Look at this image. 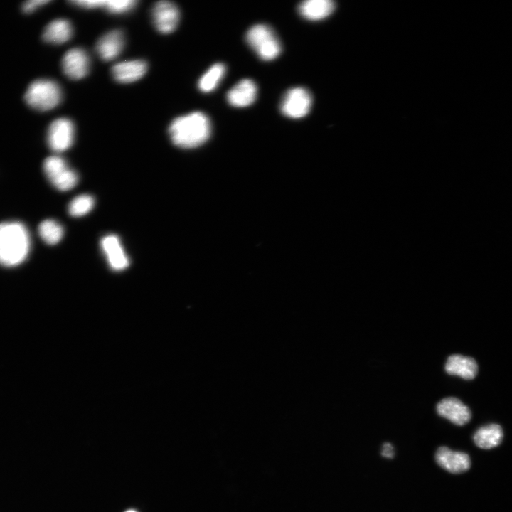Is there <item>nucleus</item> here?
I'll return each mask as SVG.
<instances>
[{"label": "nucleus", "mask_w": 512, "mask_h": 512, "mask_svg": "<svg viewBox=\"0 0 512 512\" xmlns=\"http://www.w3.org/2000/svg\"><path fill=\"white\" fill-rule=\"evenodd\" d=\"M211 122L203 112H193L174 119L169 127L172 143L183 149L203 144L210 137Z\"/></svg>", "instance_id": "1"}, {"label": "nucleus", "mask_w": 512, "mask_h": 512, "mask_svg": "<svg viewBox=\"0 0 512 512\" xmlns=\"http://www.w3.org/2000/svg\"><path fill=\"white\" fill-rule=\"evenodd\" d=\"M31 247L26 227L17 221L0 223V265L11 267L22 263Z\"/></svg>", "instance_id": "2"}, {"label": "nucleus", "mask_w": 512, "mask_h": 512, "mask_svg": "<svg viewBox=\"0 0 512 512\" xmlns=\"http://www.w3.org/2000/svg\"><path fill=\"white\" fill-rule=\"evenodd\" d=\"M24 99L32 108L47 111L55 107L62 100V90L59 85L52 80L39 79L28 87Z\"/></svg>", "instance_id": "3"}, {"label": "nucleus", "mask_w": 512, "mask_h": 512, "mask_svg": "<svg viewBox=\"0 0 512 512\" xmlns=\"http://www.w3.org/2000/svg\"><path fill=\"white\" fill-rule=\"evenodd\" d=\"M248 46L264 60H272L282 51L281 43L274 30L266 24H256L246 33Z\"/></svg>", "instance_id": "4"}, {"label": "nucleus", "mask_w": 512, "mask_h": 512, "mask_svg": "<svg viewBox=\"0 0 512 512\" xmlns=\"http://www.w3.org/2000/svg\"><path fill=\"white\" fill-rule=\"evenodd\" d=\"M43 169L48 181L60 191L70 190L78 182V174L69 168L66 161L60 156H50L46 158Z\"/></svg>", "instance_id": "5"}, {"label": "nucleus", "mask_w": 512, "mask_h": 512, "mask_svg": "<svg viewBox=\"0 0 512 512\" xmlns=\"http://www.w3.org/2000/svg\"><path fill=\"white\" fill-rule=\"evenodd\" d=\"M311 105L310 92L304 87H297L286 92L280 103V110L289 118L300 119L309 112Z\"/></svg>", "instance_id": "6"}, {"label": "nucleus", "mask_w": 512, "mask_h": 512, "mask_svg": "<svg viewBox=\"0 0 512 512\" xmlns=\"http://www.w3.org/2000/svg\"><path fill=\"white\" fill-rule=\"evenodd\" d=\"M75 127L73 122L65 117L55 119L49 125L47 132V143L55 152H62L73 144Z\"/></svg>", "instance_id": "7"}, {"label": "nucleus", "mask_w": 512, "mask_h": 512, "mask_svg": "<svg viewBox=\"0 0 512 512\" xmlns=\"http://www.w3.org/2000/svg\"><path fill=\"white\" fill-rule=\"evenodd\" d=\"M151 18L154 26L159 32L169 33L174 31L178 24L179 9L171 1H159L152 7Z\"/></svg>", "instance_id": "8"}, {"label": "nucleus", "mask_w": 512, "mask_h": 512, "mask_svg": "<svg viewBox=\"0 0 512 512\" xmlns=\"http://www.w3.org/2000/svg\"><path fill=\"white\" fill-rule=\"evenodd\" d=\"M90 65L89 55L80 48H74L68 50L61 62L64 74L72 80L83 78L89 72Z\"/></svg>", "instance_id": "9"}, {"label": "nucleus", "mask_w": 512, "mask_h": 512, "mask_svg": "<svg viewBox=\"0 0 512 512\" xmlns=\"http://www.w3.org/2000/svg\"><path fill=\"white\" fill-rule=\"evenodd\" d=\"M100 247L109 266L113 270L122 271L129 265V257L117 235L110 234L104 236L101 239Z\"/></svg>", "instance_id": "10"}, {"label": "nucleus", "mask_w": 512, "mask_h": 512, "mask_svg": "<svg viewBox=\"0 0 512 512\" xmlns=\"http://www.w3.org/2000/svg\"><path fill=\"white\" fill-rule=\"evenodd\" d=\"M437 464L452 474L466 471L471 466L469 455L459 451H454L447 447L438 448L435 453Z\"/></svg>", "instance_id": "11"}, {"label": "nucleus", "mask_w": 512, "mask_h": 512, "mask_svg": "<svg viewBox=\"0 0 512 512\" xmlns=\"http://www.w3.org/2000/svg\"><path fill=\"white\" fill-rule=\"evenodd\" d=\"M437 412L441 417L459 426L466 424L471 417L469 408L454 397L440 400L437 405Z\"/></svg>", "instance_id": "12"}, {"label": "nucleus", "mask_w": 512, "mask_h": 512, "mask_svg": "<svg viewBox=\"0 0 512 512\" xmlns=\"http://www.w3.org/2000/svg\"><path fill=\"white\" fill-rule=\"evenodd\" d=\"M124 46V34L120 30L116 29L106 33L98 39L95 51L102 60L108 61L117 58Z\"/></svg>", "instance_id": "13"}, {"label": "nucleus", "mask_w": 512, "mask_h": 512, "mask_svg": "<svg viewBox=\"0 0 512 512\" xmlns=\"http://www.w3.org/2000/svg\"><path fill=\"white\" fill-rule=\"evenodd\" d=\"M257 87L250 79H243L235 85L227 93L228 102L235 107H245L257 98Z\"/></svg>", "instance_id": "14"}, {"label": "nucleus", "mask_w": 512, "mask_h": 512, "mask_svg": "<svg viewBox=\"0 0 512 512\" xmlns=\"http://www.w3.org/2000/svg\"><path fill=\"white\" fill-rule=\"evenodd\" d=\"M147 70V64L142 60H133L115 64L111 70L113 78L122 83H129L142 78Z\"/></svg>", "instance_id": "15"}, {"label": "nucleus", "mask_w": 512, "mask_h": 512, "mask_svg": "<svg viewBox=\"0 0 512 512\" xmlns=\"http://www.w3.org/2000/svg\"><path fill=\"white\" fill-rule=\"evenodd\" d=\"M445 370L449 375H457L464 380H472L477 374L478 366L471 357L454 354L447 358Z\"/></svg>", "instance_id": "16"}, {"label": "nucleus", "mask_w": 512, "mask_h": 512, "mask_svg": "<svg viewBox=\"0 0 512 512\" xmlns=\"http://www.w3.org/2000/svg\"><path fill=\"white\" fill-rule=\"evenodd\" d=\"M335 9V4L331 0H306L298 6V11L304 18L319 21L329 16Z\"/></svg>", "instance_id": "17"}, {"label": "nucleus", "mask_w": 512, "mask_h": 512, "mask_svg": "<svg viewBox=\"0 0 512 512\" xmlns=\"http://www.w3.org/2000/svg\"><path fill=\"white\" fill-rule=\"evenodd\" d=\"M73 26L69 21L58 18L46 26L42 37L46 42L60 44L68 41L73 36Z\"/></svg>", "instance_id": "18"}, {"label": "nucleus", "mask_w": 512, "mask_h": 512, "mask_svg": "<svg viewBox=\"0 0 512 512\" xmlns=\"http://www.w3.org/2000/svg\"><path fill=\"white\" fill-rule=\"evenodd\" d=\"M503 436L502 428L497 424H489L479 428L474 434V442L477 447L489 449L499 445Z\"/></svg>", "instance_id": "19"}, {"label": "nucleus", "mask_w": 512, "mask_h": 512, "mask_svg": "<svg viewBox=\"0 0 512 512\" xmlns=\"http://www.w3.org/2000/svg\"><path fill=\"white\" fill-rule=\"evenodd\" d=\"M226 68L223 63H218L213 65L199 79L198 86L203 92L214 90L225 74Z\"/></svg>", "instance_id": "20"}, {"label": "nucleus", "mask_w": 512, "mask_h": 512, "mask_svg": "<svg viewBox=\"0 0 512 512\" xmlns=\"http://www.w3.org/2000/svg\"><path fill=\"white\" fill-rule=\"evenodd\" d=\"M38 233L46 244L55 245L62 239L64 230L59 223L54 220L48 219L40 223Z\"/></svg>", "instance_id": "21"}, {"label": "nucleus", "mask_w": 512, "mask_h": 512, "mask_svg": "<svg viewBox=\"0 0 512 512\" xmlns=\"http://www.w3.org/2000/svg\"><path fill=\"white\" fill-rule=\"evenodd\" d=\"M95 205L92 196L87 194L74 198L68 206V213L73 217H80L88 213Z\"/></svg>", "instance_id": "22"}, {"label": "nucleus", "mask_w": 512, "mask_h": 512, "mask_svg": "<svg viewBox=\"0 0 512 512\" xmlns=\"http://www.w3.org/2000/svg\"><path fill=\"white\" fill-rule=\"evenodd\" d=\"M137 4L135 0H109L105 1L103 8L110 13L120 14L131 11Z\"/></svg>", "instance_id": "23"}, {"label": "nucleus", "mask_w": 512, "mask_h": 512, "mask_svg": "<svg viewBox=\"0 0 512 512\" xmlns=\"http://www.w3.org/2000/svg\"><path fill=\"white\" fill-rule=\"evenodd\" d=\"M105 0H73L70 2L85 9L103 8Z\"/></svg>", "instance_id": "24"}, {"label": "nucleus", "mask_w": 512, "mask_h": 512, "mask_svg": "<svg viewBox=\"0 0 512 512\" xmlns=\"http://www.w3.org/2000/svg\"><path fill=\"white\" fill-rule=\"evenodd\" d=\"M49 1L48 0L27 1L23 4L22 9L26 13H31Z\"/></svg>", "instance_id": "25"}, {"label": "nucleus", "mask_w": 512, "mask_h": 512, "mask_svg": "<svg viewBox=\"0 0 512 512\" xmlns=\"http://www.w3.org/2000/svg\"><path fill=\"white\" fill-rule=\"evenodd\" d=\"M381 454L388 459H391L394 456L393 447L390 443H385L383 445Z\"/></svg>", "instance_id": "26"}, {"label": "nucleus", "mask_w": 512, "mask_h": 512, "mask_svg": "<svg viewBox=\"0 0 512 512\" xmlns=\"http://www.w3.org/2000/svg\"><path fill=\"white\" fill-rule=\"evenodd\" d=\"M126 512H136V511H133V510H129V511H126Z\"/></svg>", "instance_id": "27"}]
</instances>
